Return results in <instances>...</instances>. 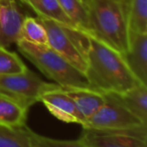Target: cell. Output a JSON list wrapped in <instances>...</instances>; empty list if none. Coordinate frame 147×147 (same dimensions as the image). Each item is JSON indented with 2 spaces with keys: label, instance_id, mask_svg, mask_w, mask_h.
Instances as JSON below:
<instances>
[{
  "label": "cell",
  "instance_id": "1",
  "mask_svg": "<svg viewBox=\"0 0 147 147\" xmlns=\"http://www.w3.org/2000/svg\"><path fill=\"white\" fill-rule=\"evenodd\" d=\"M86 78L91 88L108 94H122L141 84L134 77L122 53L91 32H85Z\"/></svg>",
  "mask_w": 147,
  "mask_h": 147
},
{
  "label": "cell",
  "instance_id": "2",
  "mask_svg": "<svg viewBox=\"0 0 147 147\" xmlns=\"http://www.w3.org/2000/svg\"><path fill=\"white\" fill-rule=\"evenodd\" d=\"M87 9L91 33L125 57L129 47L125 5L115 0H90Z\"/></svg>",
  "mask_w": 147,
  "mask_h": 147
},
{
  "label": "cell",
  "instance_id": "3",
  "mask_svg": "<svg viewBox=\"0 0 147 147\" xmlns=\"http://www.w3.org/2000/svg\"><path fill=\"white\" fill-rule=\"evenodd\" d=\"M15 45L23 57L61 88L92 89L85 74L76 69L49 45H34L24 39H19Z\"/></svg>",
  "mask_w": 147,
  "mask_h": 147
},
{
  "label": "cell",
  "instance_id": "4",
  "mask_svg": "<svg viewBox=\"0 0 147 147\" xmlns=\"http://www.w3.org/2000/svg\"><path fill=\"white\" fill-rule=\"evenodd\" d=\"M37 18L42 23L47 31L49 47L79 71L84 74L86 73V37L84 33L76 28H67L51 19L43 17Z\"/></svg>",
  "mask_w": 147,
  "mask_h": 147
},
{
  "label": "cell",
  "instance_id": "5",
  "mask_svg": "<svg viewBox=\"0 0 147 147\" xmlns=\"http://www.w3.org/2000/svg\"><path fill=\"white\" fill-rule=\"evenodd\" d=\"M103 106L91 116L83 129L100 131H146V124L126 109L113 94H105Z\"/></svg>",
  "mask_w": 147,
  "mask_h": 147
},
{
  "label": "cell",
  "instance_id": "6",
  "mask_svg": "<svg viewBox=\"0 0 147 147\" xmlns=\"http://www.w3.org/2000/svg\"><path fill=\"white\" fill-rule=\"evenodd\" d=\"M59 87L61 86L45 82L29 69L20 74L0 76V93L14 99L27 109L39 102L45 93Z\"/></svg>",
  "mask_w": 147,
  "mask_h": 147
},
{
  "label": "cell",
  "instance_id": "7",
  "mask_svg": "<svg viewBox=\"0 0 147 147\" xmlns=\"http://www.w3.org/2000/svg\"><path fill=\"white\" fill-rule=\"evenodd\" d=\"M146 131H100L83 129L79 140L87 147H147Z\"/></svg>",
  "mask_w": 147,
  "mask_h": 147
},
{
  "label": "cell",
  "instance_id": "8",
  "mask_svg": "<svg viewBox=\"0 0 147 147\" xmlns=\"http://www.w3.org/2000/svg\"><path fill=\"white\" fill-rule=\"evenodd\" d=\"M24 17L16 0H0V47L7 49L21 39Z\"/></svg>",
  "mask_w": 147,
  "mask_h": 147
},
{
  "label": "cell",
  "instance_id": "9",
  "mask_svg": "<svg viewBox=\"0 0 147 147\" xmlns=\"http://www.w3.org/2000/svg\"><path fill=\"white\" fill-rule=\"evenodd\" d=\"M39 102H42L47 111L59 120L82 124V119L76 104L61 87L45 93L40 97Z\"/></svg>",
  "mask_w": 147,
  "mask_h": 147
},
{
  "label": "cell",
  "instance_id": "10",
  "mask_svg": "<svg viewBox=\"0 0 147 147\" xmlns=\"http://www.w3.org/2000/svg\"><path fill=\"white\" fill-rule=\"evenodd\" d=\"M125 61L139 83L147 86V33L129 34Z\"/></svg>",
  "mask_w": 147,
  "mask_h": 147
},
{
  "label": "cell",
  "instance_id": "11",
  "mask_svg": "<svg viewBox=\"0 0 147 147\" xmlns=\"http://www.w3.org/2000/svg\"><path fill=\"white\" fill-rule=\"evenodd\" d=\"M65 93L74 100L82 119L83 125L95 114L106 101L105 94L90 88L65 89Z\"/></svg>",
  "mask_w": 147,
  "mask_h": 147
},
{
  "label": "cell",
  "instance_id": "12",
  "mask_svg": "<svg viewBox=\"0 0 147 147\" xmlns=\"http://www.w3.org/2000/svg\"><path fill=\"white\" fill-rule=\"evenodd\" d=\"M27 111L23 105L0 93V126L5 128H22L25 126Z\"/></svg>",
  "mask_w": 147,
  "mask_h": 147
},
{
  "label": "cell",
  "instance_id": "13",
  "mask_svg": "<svg viewBox=\"0 0 147 147\" xmlns=\"http://www.w3.org/2000/svg\"><path fill=\"white\" fill-rule=\"evenodd\" d=\"M111 94L132 114L147 124V86L138 84L122 94Z\"/></svg>",
  "mask_w": 147,
  "mask_h": 147
},
{
  "label": "cell",
  "instance_id": "14",
  "mask_svg": "<svg viewBox=\"0 0 147 147\" xmlns=\"http://www.w3.org/2000/svg\"><path fill=\"white\" fill-rule=\"evenodd\" d=\"M129 34L147 33V0H125Z\"/></svg>",
  "mask_w": 147,
  "mask_h": 147
},
{
  "label": "cell",
  "instance_id": "15",
  "mask_svg": "<svg viewBox=\"0 0 147 147\" xmlns=\"http://www.w3.org/2000/svg\"><path fill=\"white\" fill-rule=\"evenodd\" d=\"M61 10L77 29L91 32L87 6L81 0H57Z\"/></svg>",
  "mask_w": 147,
  "mask_h": 147
},
{
  "label": "cell",
  "instance_id": "16",
  "mask_svg": "<svg viewBox=\"0 0 147 147\" xmlns=\"http://www.w3.org/2000/svg\"><path fill=\"white\" fill-rule=\"evenodd\" d=\"M21 39L38 45H49L45 26L35 17H24L21 26Z\"/></svg>",
  "mask_w": 147,
  "mask_h": 147
},
{
  "label": "cell",
  "instance_id": "17",
  "mask_svg": "<svg viewBox=\"0 0 147 147\" xmlns=\"http://www.w3.org/2000/svg\"><path fill=\"white\" fill-rule=\"evenodd\" d=\"M0 147H33L29 137L22 128H5L0 126Z\"/></svg>",
  "mask_w": 147,
  "mask_h": 147
},
{
  "label": "cell",
  "instance_id": "18",
  "mask_svg": "<svg viewBox=\"0 0 147 147\" xmlns=\"http://www.w3.org/2000/svg\"><path fill=\"white\" fill-rule=\"evenodd\" d=\"M27 67L18 55L0 47V76H8L27 71Z\"/></svg>",
  "mask_w": 147,
  "mask_h": 147
},
{
  "label": "cell",
  "instance_id": "19",
  "mask_svg": "<svg viewBox=\"0 0 147 147\" xmlns=\"http://www.w3.org/2000/svg\"><path fill=\"white\" fill-rule=\"evenodd\" d=\"M25 130H26L29 140L33 145V147H87L79 139L77 140H59V139L49 138V137L37 134L26 126H25Z\"/></svg>",
  "mask_w": 147,
  "mask_h": 147
},
{
  "label": "cell",
  "instance_id": "20",
  "mask_svg": "<svg viewBox=\"0 0 147 147\" xmlns=\"http://www.w3.org/2000/svg\"><path fill=\"white\" fill-rule=\"evenodd\" d=\"M81 1H82V2L84 3L85 5H86V6H87V5H88V3L90 2V0H81Z\"/></svg>",
  "mask_w": 147,
  "mask_h": 147
},
{
  "label": "cell",
  "instance_id": "21",
  "mask_svg": "<svg viewBox=\"0 0 147 147\" xmlns=\"http://www.w3.org/2000/svg\"><path fill=\"white\" fill-rule=\"evenodd\" d=\"M115 1H118V2H120V3H123V4H125V0H115Z\"/></svg>",
  "mask_w": 147,
  "mask_h": 147
}]
</instances>
